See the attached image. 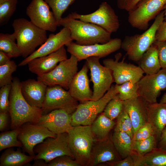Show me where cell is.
Here are the masks:
<instances>
[{
    "label": "cell",
    "mask_w": 166,
    "mask_h": 166,
    "mask_svg": "<svg viewBox=\"0 0 166 166\" xmlns=\"http://www.w3.org/2000/svg\"><path fill=\"white\" fill-rule=\"evenodd\" d=\"M21 83L15 77L11 84L9 110L11 130L19 128L27 122L37 124L43 114L42 108L31 106L26 101L22 93Z\"/></svg>",
    "instance_id": "6da1fadb"
},
{
    "label": "cell",
    "mask_w": 166,
    "mask_h": 166,
    "mask_svg": "<svg viewBox=\"0 0 166 166\" xmlns=\"http://www.w3.org/2000/svg\"><path fill=\"white\" fill-rule=\"evenodd\" d=\"M58 26L69 29L73 40L81 45L104 44L111 39V34L96 24L86 22L68 15L57 21Z\"/></svg>",
    "instance_id": "7a4b0ae2"
},
{
    "label": "cell",
    "mask_w": 166,
    "mask_h": 166,
    "mask_svg": "<svg viewBox=\"0 0 166 166\" xmlns=\"http://www.w3.org/2000/svg\"><path fill=\"white\" fill-rule=\"evenodd\" d=\"M17 44L26 58L36 50L47 39L46 31L24 18L15 19L12 25Z\"/></svg>",
    "instance_id": "3957f363"
},
{
    "label": "cell",
    "mask_w": 166,
    "mask_h": 166,
    "mask_svg": "<svg viewBox=\"0 0 166 166\" xmlns=\"http://www.w3.org/2000/svg\"><path fill=\"white\" fill-rule=\"evenodd\" d=\"M164 20V11H162L156 17L151 26L144 33L125 37L122 42L121 48L126 52L130 60L139 61L143 54L156 41L157 30Z\"/></svg>",
    "instance_id": "277c9868"
},
{
    "label": "cell",
    "mask_w": 166,
    "mask_h": 166,
    "mask_svg": "<svg viewBox=\"0 0 166 166\" xmlns=\"http://www.w3.org/2000/svg\"><path fill=\"white\" fill-rule=\"evenodd\" d=\"M67 133L69 147L74 158L81 165H88L96 140L91 125L72 126Z\"/></svg>",
    "instance_id": "5b68a950"
},
{
    "label": "cell",
    "mask_w": 166,
    "mask_h": 166,
    "mask_svg": "<svg viewBox=\"0 0 166 166\" xmlns=\"http://www.w3.org/2000/svg\"><path fill=\"white\" fill-rule=\"evenodd\" d=\"M118 94L115 85H112L99 99L78 104L72 115V126L91 125L97 115L104 110L108 102Z\"/></svg>",
    "instance_id": "8992f818"
},
{
    "label": "cell",
    "mask_w": 166,
    "mask_h": 166,
    "mask_svg": "<svg viewBox=\"0 0 166 166\" xmlns=\"http://www.w3.org/2000/svg\"><path fill=\"white\" fill-rule=\"evenodd\" d=\"M77 58L71 54L69 58L60 62L51 71L38 76L37 80L47 86L58 85L68 90L70 83L78 70Z\"/></svg>",
    "instance_id": "52a82bcc"
},
{
    "label": "cell",
    "mask_w": 166,
    "mask_h": 166,
    "mask_svg": "<svg viewBox=\"0 0 166 166\" xmlns=\"http://www.w3.org/2000/svg\"><path fill=\"white\" fill-rule=\"evenodd\" d=\"M166 6V0H141L128 12V22L133 27L147 30L149 22L155 18Z\"/></svg>",
    "instance_id": "ba28073f"
},
{
    "label": "cell",
    "mask_w": 166,
    "mask_h": 166,
    "mask_svg": "<svg viewBox=\"0 0 166 166\" xmlns=\"http://www.w3.org/2000/svg\"><path fill=\"white\" fill-rule=\"evenodd\" d=\"M69 17L100 26L111 34L117 32L120 27L118 17L114 10L106 2H103L98 9L87 14H81L74 12L68 15Z\"/></svg>",
    "instance_id": "9c48e42d"
},
{
    "label": "cell",
    "mask_w": 166,
    "mask_h": 166,
    "mask_svg": "<svg viewBox=\"0 0 166 166\" xmlns=\"http://www.w3.org/2000/svg\"><path fill=\"white\" fill-rule=\"evenodd\" d=\"M100 59L98 57H91L86 59L85 63L90 72V81L93 84L91 100L97 101L103 97L114 81L112 71L101 64Z\"/></svg>",
    "instance_id": "30bf717a"
},
{
    "label": "cell",
    "mask_w": 166,
    "mask_h": 166,
    "mask_svg": "<svg viewBox=\"0 0 166 166\" xmlns=\"http://www.w3.org/2000/svg\"><path fill=\"white\" fill-rule=\"evenodd\" d=\"M122 42L121 39L116 38L104 44L81 45L72 41L65 45L67 51L74 56L79 61L91 57L100 58L105 57L120 49Z\"/></svg>",
    "instance_id": "8fae6325"
},
{
    "label": "cell",
    "mask_w": 166,
    "mask_h": 166,
    "mask_svg": "<svg viewBox=\"0 0 166 166\" xmlns=\"http://www.w3.org/2000/svg\"><path fill=\"white\" fill-rule=\"evenodd\" d=\"M34 150L35 153L36 154L34 160L42 159L47 163L57 157L64 155L69 156L74 158L69 147L67 132L57 134L55 138H46L42 142L36 145Z\"/></svg>",
    "instance_id": "7c38bea8"
},
{
    "label": "cell",
    "mask_w": 166,
    "mask_h": 166,
    "mask_svg": "<svg viewBox=\"0 0 166 166\" xmlns=\"http://www.w3.org/2000/svg\"><path fill=\"white\" fill-rule=\"evenodd\" d=\"M68 91L58 85L48 86L42 109L43 112L64 109L72 114L78 104Z\"/></svg>",
    "instance_id": "4fadbf2b"
},
{
    "label": "cell",
    "mask_w": 166,
    "mask_h": 166,
    "mask_svg": "<svg viewBox=\"0 0 166 166\" xmlns=\"http://www.w3.org/2000/svg\"><path fill=\"white\" fill-rule=\"evenodd\" d=\"M138 84L139 96L149 104L157 102L161 92L166 90V69H162L155 74L143 76Z\"/></svg>",
    "instance_id": "5bb4252c"
},
{
    "label": "cell",
    "mask_w": 166,
    "mask_h": 166,
    "mask_svg": "<svg viewBox=\"0 0 166 166\" xmlns=\"http://www.w3.org/2000/svg\"><path fill=\"white\" fill-rule=\"evenodd\" d=\"M26 13L30 21L39 28L51 32L56 30L58 21L44 0H32L26 8Z\"/></svg>",
    "instance_id": "9a60e30c"
},
{
    "label": "cell",
    "mask_w": 166,
    "mask_h": 166,
    "mask_svg": "<svg viewBox=\"0 0 166 166\" xmlns=\"http://www.w3.org/2000/svg\"><path fill=\"white\" fill-rule=\"evenodd\" d=\"M121 55L119 53L115 55V60L107 58L103 61L104 66L112 71L114 82L121 85L130 80L139 81L143 76L144 72L139 66L124 62V58L119 61Z\"/></svg>",
    "instance_id": "2e32d148"
},
{
    "label": "cell",
    "mask_w": 166,
    "mask_h": 166,
    "mask_svg": "<svg viewBox=\"0 0 166 166\" xmlns=\"http://www.w3.org/2000/svg\"><path fill=\"white\" fill-rule=\"evenodd\" d=\"M21 128L18 139L22 143L24 150L34 158V149L36 145L48 137L55 138L57 136L46 128L30 122L24 124Z\"/></svg>",
    "instance_id": "e0dca14e"
},
{
    "label": "cell",
    "mask_w": 166,
    "mask_h": 166,
    "mask_svg": "<svg viewBox=\"0 0 166 166\" xmlns=\"http://www.w3.org/2000/svg\"><path fill=\"white\" fill-rule=\"evenodd\" d=\"M73 41L70 30L68 28L64 27L56 34H50L44 43L32 54L25 58L18 66H24L33 59L48 55Z\"/></svg>",
    "instance_id": "ac0fdd59"
},
{
    "label": "cell",
    "mask_w": 166,
    "mask_h": 166,
    "mask_svg": "<svg viewBox=\"0 0 166 166\" xmlns=\"http://www.w3.org/2000/svg\"><path fill=\"white\" fill-rule=\"evenodd\" d=\"M72 114L64 109L54 110L42 115L37 124L46 128L57 135L67 132L72 126Z\"/></svg>",
    "instance_id": "d6986e66"
},
{
    "label": "cell",
    "mask_w": 166,
    "mask_h": 166,
    "mask_svg": "<svg viewBox=\"0 0 166 166\" xmlns=\"http://www.w3.org/2000/svg\"><path fill=\"white\" fill-rule=\"evenodd\" d=\"M121 160V159L113 144L111 137H107L104 140H98L95 144L94 143L88 165L96 166Z\"/></svg>",
    "instance_id": "ffe728a7"
},
{
    "label": "cell",
    "mask_w": 166,
    "mask_h": 166,
    "mask_svg": "<svg viewBox=\"0 0 166 166\" xmlns=\"http://www.w3.org/2000/svg\"><path fill=\"white\" fill-rule=\"evenodd\" d=\"M89 69L85 63L74 77L68 89L72 97L81 103L91 100L93 96V91L90 87L88 75Z\"/></svg>",
    "instance_id": "44dd1931"
},
{
    "label": "cell",
    "mask_w": 166,
    "mask_h": 166,
    "mask_svg": "<svg viewBox=\"0 0 166 166\" xmlns=\"http://www.w3.org/2000/svg\"><path fill=\"white\" fill-rule=\"evenodd\" d=\"M64 46L48 55L31 60L27 64L30 71L37 76L51 71L58 63L68 58Z\"/></svg>",
    "instance_id": "7402d4cb"
},
{
    "label": "cell",
    "mask_w": 166,
    "mask_h": 166,
    "mask_svg": "<svg viewBox=\"0 0 166 166\" xmlns=\"http://www.w3.org/2000/svg\"><path fill=\"white\" fill-rule=\"evenodd\" d=\"M148 104L140 96L124 101V109L128 114L132 122L134 136L138 129L148 122Z\"/></svg>",
    "instance_id": "603a6c76"
},
{
    "label": "cell",
    "mask_w": 166,
    "mask_h": 166,
    "mask_svg": "<svg viewBox=\"0 0 166 166\" xmlns=\"http://www.w3.org/2000/svg\"><path fill=\"white\" fill-rule=\"evenodd\" d=\"M48 86L43 82L29 79L21 83L22 93L31 106L42 108L45 99Z\"/></svg>",
    "instance_id": "cb8c5ba5"
},
{
    "label": "cell",
    "mask_w": 166,
    "mask_h": 166,
    "mask_svg": "<svg viewBox=\"0 0 166 166\" xmlns=\"http://www.w3.org/2000/svg\"><path fill=\"white\" fill-rule=\"evenodd\" d=\"M147 120L151 124L153 135L158 142L163 130L166 126V103L148 104Z\"/></svg>",
    "instance_id": "d4e9b609"
},
{
    "label": "cell",
    "mask_w": 166,
    "mask_h": 166,
    "mask_svg": "<svg viewBox=\"0 0 166 166\" xmlns=\"http://www.w3.org/2000/svg\"><path fill=\"white\" fill-rule=\"evenodd\" d=\"M139 62V66L146 75L158 73L161 68L156 45L153 43L143 54Z\"/></svg>",
    "instance_id": "484cf974"
},
{
    "label": "cell",
    "mask_w": 166,
    "mask_h": 166,
    "mask_svg": "<svg viewBox=\"0 0 166 166\" xmlns=\"http://www.w3.org/2000/svg\"><path fill=\"white\" fill-rule=\"evenodd\" d=\"M34 157L26 155L19 149H6L0 158V166H22L34 160Z\"/></svg>",
    "instance_id": "4316f807"
},
{
    "label": "cell",
    "mask_w": 166,
    "mask_h": 166,
    "mask_svg": "<svg viewBox=\"0 0 166 166\" xmlns=\"http://www.w3.org/2000/svg\"><path fill=\"white\" fill-rule=\"evenodd\" d=\"M111 138L121 159L132 153L133 140L128 133L122 131H114Z\"/></svg>",
    "instance_id": "83f0119b"
},
{
    "label": "cell",
    "mask_w": 166,
    "mask_h": 166,
    "mask_svg": "<svg viewBox=\"0 0 166 166\" xmlns=\"http://www.w3.org/2000/svg\"><path fill=\"white\" fill-rule=\"evenodd\" d=\"M115 124L113 120L107 117L103 113H101L91 125L92 131L96 139L101 140L107 138Z\"/></svg>",
    "instance_id": "f1b7e54d"
},
{
    "label": "cell",
    "mask_w": 166,
    "mask_h": 166,
    "mask_svg": "<svg viewBox=\"0 0 166 166\" xmlns=\"http://www.w3.org/2000/svg\"><path fill=\"white\" fill-rule=\"evenodd\" d=\"M16 40L14 32L11 34H0V50L6 53L10 58L22 56L21 50L15 42Z\"/></svg>",
    "instance_id": "f546056e"
},
{
    "label": "cell",
    "mask_w": 166,
    "mask_h": 166,
    "mask_svg": "<svg viewBox=\"0 0 166 166\" xmlns=\"http://www.w3.org/2000/svg\"><path fill=\"white\" fill-rule=\"evenodd\" d=\"M141 166H166V150L156 147L142 156Z\"/></svg>",
    "instance_id": "4dcf8cb0"
},
{
    "label": "cell",
    "mask_w": 166,
    "mask_h": 166,
    "mask_svg": "<svg viewBox=\"0 0 166 166\" xmlns=\"http://www.w3.org/2000/svg\"><path fill=\"white\" fill-rule=\"evenodd\" d=\"M21 128L2 132L0 134V151L14 147L22 148V142L18 139Z\"/></svg>",
    "instance_id": "1f68e13d"
},
{
    "label": "cell",
    "mask_w": 166,
    "mask_h": 166,
    "mask_svg": "<svg viewBox=\"0 0 166 166\" xmlns=\"http://www.w3.org/2000/svg\"><path fill=\"white\" fill-rule=\"evenodd\" d=\"M138 81L130 80L121 85L116 84V88L120 98L125 101L138 97Z\"/></svg>",
    "instance_id": "d6a6232c"
},
{
    "label": "cell",
    "mask_w": 166,
    "mask_h": 166,
    "mask_svg": "<svg viewBox=\"0 0 166 166\" xmlns=\"http://www.w3.org/2000/svg\"><path fill=\"white\" fill-rule=\"evenodd\" d=\"M158 140L152 135L147 139L141 140H133L132 151L138 155L142 156L157 147Z\"/></svg>",
    "instance_id": "836d02e7"
},
{
    "label": "cell",
    "mask_w": 166,
    "mask_h": 166,
    "mask_svg": "<svg viewBox=\"0 0 166 166\" xmlns=\"http://www.w3.org/2000/svg\"><path fill=\"white\" fill-rule=\"evenodd\" d=\"M124 109V101L117 94L108 102L103 113L108 118L114 120L118 117Z\"/></svg>",
    "instance_id": "e575fe53"
},
{
    "label": "cell",
    "mask_w": 166,
    "mask_h": 166,
    "mask_svg": "<svg viewBox=\"0 0 166 166\" xmlns=\"http://www.w3.org/2000/svg\"><path fill=\"white\" fill-rule=\"evenodd\" d=\"M114 131L125 132L133 139L134 132L132 122L128 114L124 109L117 118Z\"/></svg>",
    "instance_id": "d590c367"
},
{
    "label": "cell",
    "mask_w": 166,
    "mask_h": 166,
    "mask_svg": "<svg viewBox=\"0 0 166 166\" xmlns=\"http://www.w3.org/2000/svg\"><path fill=\"white\" fill-rule=\"evenodd\" d=\"M17 0H7L0 4V26L9 21L16 9Z\"/></svg>",
    "instance_id": "8d00e7d4"
},
{
    "label": "cell",
    "mask_w": 166,
    "mask_h": 166,
    "mask_svg": "<svg viewBox=\"0 0 166 166\" xmlns=\"http://www.w3.org/2000/svg\"><path fill=\"white\" fill-rule=\"evenodd\" d=\"M17 66L13 60L0 66V87L11 84L13 79L12 74L16 70Z\"/></svg>",
    "instance_id": "74e56055"
},
{
    "label": "cell",
    "mask_w": 166,
    "mask_h": 166,
    "mask_svg": "<svg viewBox=\"0 0 166 166\" xmlns=\"http://www.w3.org/2000/svg\"><path fill=\"white\" fill-rule=\"evenodd\" d=\"M51 8L57 21L62 18L64 13L75 0H44Z\"/></svg>",
    "instance_id": "f35d334b"
},
{
    "label": "cell",
    "mask_w": 166,
    "mask_h": 166,
    "mask_svg": "<svg viewBox=\"0 0 166 166\" xmlns=\"http://www.w3.org/2000/svg\"><path fill=\"white\" fill-rule=\"evenodd\" d=\"M141 157L132 151L130 155L123 159L107 163L112 166H141Z\"/></svg>",
    "instance_id": "ab89813d"
},
{
    "label": "cell",
    "mask_w": 166,
    "mask_h": 166,
    "mask_svg": "<svg viewBox=\"0 0 166 166\" xmlns=\"http://www.w3.org/2000/svg\"><path fill=\"white\" fill-rule=\"evenodd\" d=\"M11 84L3 86L0 89V113L9 112V95Z\"/></svg>",
    "instance_id": "60d3db41"
},
{
    "label": "cell",
    "mask_w": 166,
    "mask_h": 166,
    "mask_svg": "<svg viewBox=\"0 0 166 166\" xmlns=\"http://www.w3.org/2000/svg\"><path fill=\"white\" fill-rule=\"evenodd\" d=\"M48 166H82L72 157L64 155L57 157L49 161Z\"/></svg>",
    "instance_id": "b9f144b4"
},
{
    "label": "cell",
    "mask_w": 166,
    "mask_h": 166,
    "mask_svg": "<svg viewBox=\"0 0 166 166\" xmlns=\"http://www.w3.org/2000/svg\"><path fill=\"white\" fill-rule=\"evenodd\" d=\"M153 135V131L151 124L147 122L140 127L135 134L133 140H141Z\"/></svg>",
    "instance_id": "7bdbcfd3"
},
{
    "label": "cell",
    "mask_w": 166,
    "mask_h": 166,
    "mask_svg": "<svg viewBox=\"0 0 166 166\" xmlns=\"http://www.w3.org/2000/svg\"><path fill=\"white\" fill-rule=\"evenodd\" d=\"M154 44L157 47L159 59L162 69H166V40L155 41Z\"/></svg>",
    "instance_id": "ee69618b"
},
{
    "label": "cell",
    "mask_w": 166,
    "mask_h": 166,
    "mask_svg": "<svg viewBox=\"0 0 166 166\" xmlns=\"http://www.w3.org/2000/svg\"><path fill=\"white\" fill-rule=\"evenodd\" d=\"M156 40H166V21L164 20L159 26L156 33Z\"/></svg>",
    "instance_id": "f6af8a7d"
},
{
    "label": "cell",
    "mask_w": 166,
    "mask_h": 166,
    "mask_svg": "<svg viewBox=\"0 0 166 166\" xmlns=\"http://www.w3.org/2000/svg\"><path fill=\"white\" fill-rule=\"evenodd\" d=\"M9 113H0V131L5 129L8 124Z\"/></svg>",
    "instance_id": "bcb514c9"
},
{
    "label": "cell",
    "mask_w": 166,
    "mask_h": 166,
    "mask_svg": "<svg viewBox=\"0 0 166 166\" xmlns=\"http://www.w3.org/2000/svg\"><path fill=\"white\" fill-rule=\"evenodd\" d=\"M158 143L157 147L166 150V126L163 130Z\"/></svg>",
    "instance_id": "7dc6e473"
},
{
    "label": "cell",
    "mask_w": 166,
    "mask_h": 166,
    "mask_svg": "<svg viewBox=\"0 0 166 166\" xmlns=\"http://www.w3.org/2000/svg\"><path fill=\"white\" fill-rule=\"evenodd\" d=\"M141 0H128L125 10L128 11L132 10L136 6L137 4Z\"/></svg>",
    "instance_id": "c3c4849f"
},
{
    "label": "cell",
    "mask_w": 166,
    "mask_h": 166,
    "mask_svg": "<svg viewBox=\"0 0 166 166\" xmlns=\"http://www.w3.org/2000/svg\"><path fill=\"white\" fill-rule=\"evenodd\" d=\"M10 58L6 53L0 50V66L10 61Z\"/></svg>",
    "instance_id": "681fc988"
},
{
    "label": "cell",
    "mask_w": 166,
    "mask_h": 166,
    "mask_svg": "<svg viewBox=\"0 0 166 166\" xmlns=\"http://www.w3.org/2000/svg\"><path fill=\"white\" fill-rule=\"evenodd\" d=\"M34 160L33 166H48V163L43 159H37Z\"/></svg>",
    "instance_id": "f907efd6"
},
{
    "label": "cell",
    "mask_w": 166,
    "mask_h": 166,
    "mask_svg": "<svg viewBox=\"0 0 166 166\" xmlns=\"http://www.w3.org/2000/svg\"><path fill=\"white\" fill-rule=\"evenodd\" d=\"M127 1L128 0H117L118 7L121 10H125Z\"/></svg>",
    "instance_id": "816d5d0a"
},
{
    "label": "cell",
    "mask_w": 166,
    "mask_h": 166,
    "mask_svg": "<svg viewBox=\"0 0 166 166\" xmlns=\"http://www.w3.org/2000/svg\"><path fill=\"white\" fill-rule=\"evenodd\" d=\"M159 103H166V93L164 94Z\"/></svg>",
    "instance_id": "f5cc1de1"
},
{
    "label": "cell",
    "mask_w": 166,
    "mask_h": 166,
    "mask_svg": "<svg viewBox=\"0 0 166 166\" xmlns=\"http://www.w3.org/2000/svg\"><path fill=\"white\" fill-rule=\"evenodd\" d=\"M164 9H165L164 11V20L166 21V6H165Z\"/></svg>",
    "instance_id": "db71d44e"
},
{
    "label": "cell",
    "mask_w": 166,
    "mask_h": 166,
    "mask_svg": "<svg viewBox=\"0 0 166 166\" xmlns=\"http://www.w3.org/2000/svg\"><path fill=\"white\" fill-rule=\"evenodd\" d=\"M7 0H0V4L6 2Z\"/></svg>",
    "instance_id": "11a10c76"
}]
</instances>
